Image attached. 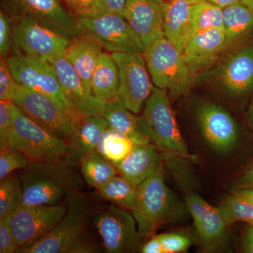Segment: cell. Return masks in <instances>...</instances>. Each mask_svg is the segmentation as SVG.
Here are the masks:
<instances>
[{"instance_id":"obj_20","label":"cell","mask_w":253,"mask_h":253,"mask_svg":"<svg viewBox=\"0 0 253 253\" xmlns=\"http://www.w3.org/2000/svg\"><path fill=\"white\" fill-rule=\"evenodd\" d=\"M228 47L224 30L211 29L199 32L191 37L183 54L195 74L214 62Z\"/></svg>"},{"instance_id":"obj_8","label":"cell","mask_w":253,"mask_h":253,"mask_svg":"<svg viewBox=\"0 0 253 253\" xmlns=\"http://www.w3.org/2000/svg\"><path fill=\"white\" fill-rule=\"evenodd\" d=\"M6 59L18 84L49 96L78 124L83 121L63 94L61 83L51 63L21 53L11 55Z\"/></svg>"},{"instance_id":"obj_33","label":"cell","mask_w":253,"mask_h":253,"mask_svg":"<svg viewBox=\"0 0 253 253\" xmlns=\"http://www.w3.org/2000/svg\"><path fill=\"white\" fill-rule=\"evenodd\" d=\"M218 207L229 224L242 221L253 226V204L231 194Z\"/></svg>"},{"instance_id":"obj_45","label":"cell","mask_w":253,"mask_h":253,"mask_svg":"<svg viewBox=\"0 0 253 253\" xmlns=\"http://www.w3.org/2000/svg\"><path fill=\"white\" fill-rule=\"evenodd\" d=\"M110 11L123 15L127 0H104Z\"/></svg>"},{"instance_id":"obj_23","label":"cell","mask_w":253,"mask_h":253,"mask_svg":"<svg viewBox=\"0 0 253 253\" xmlns=\"http://www.w3.org/2000/svg\"><path fill=\"white\" fill-rule=\"evenodd\" d=\"M199 1L201 0H169L165 3L164 36L182 52L194 36L191 10Z\"/></svg>"},{"instance_id":"obj_16","label":"cell","mask_w":253,"mask_h":253,"mask_svg":"<svg viewBox=\"0 0 253 253\" xmlns=\"http://www.w3.org/2000/svg\"><path fill=\"white\" fill-rule=\"evenodd\" d=\"M185 204L205 249L212 251L222 247L229 224L220 208L211 206L196 193L187 194Z\"/></svg>"},{"instance_id":"obj_47","label":"cell","mask_w":253,"mask_h":253,"mask_svg":"<svg viewBox=\"0 0 253 253\" xmlns=\"http://www.w3.org/2000/svg\"><path fill=\"white\" fill-rule=\"evenodd\" d=\"M248 119H249L250 126L253 129V99L251 105H250L249 111H248Z\"/></svg>"},{"instance_id":"obj_25","label":"cell","mask_w":253,"mask_h":253,"mask_svg":"<svg viewBox=\"0 0 253 253\" xmlns=\"http://www.w3.org/2000/svg\"><path fill=\"white\" fill-rule=\"evenodd\" d=\"M100 115L107 121L110 126L123 133L134 144L151 143L141 124V116L126 109L117 96L103 103Z\"/></svg>"},{"instance_id":"obj_31","label":"cell","mask_w":253,"mask_h":253,"mask_svg":"<svg viewBox=\"0 0 253 253\" xmlns=\"http://www.w3.org/2000/svg\"><path fill=\"white\" fill-rule=\"evenodd\" d=\"M191 23L194 35L208 30H224L223 9L209 1L201 0L193 6Z\"/></svg>"},{"instance_id":"obj_24","label":"cell","mask_w":253,"mask_h":253,"mask_svg":"<svg viewBox=\"0 0 253 253\" xmlns=\"http://www.w3.org/2000/svg\"><path fill=\"white\" fill-rule=\"evenodd\" d=\"M103 50L94 42L79 36L71 40L64 53V57L77 71L84 89L91 96V78Z\"/></svg>"},{"instance_id":"obj_46","label":"cell","mask_w":253,"mask_h":253,"mask_svg":"<svg viewBox=\"0 0 253 253\" xmlns=\"http://www.w3.org/2000/svg\"><path fill=\"white\" fill-rule=\"evenodd\" d=\"M204 1H209V2L212 3V4L217 5L219 7L224 9L226 6L240 2L241 0H204Z\"/></svg>"},{"instance_id":"obj_40","label":"cell","mask_w":253,"mask_h":253,"mask_svg":"<svg viewBox=\"0 0 253 253\" xmlns=\"http://www.w3.org/2000/svg\"><path fill=\"white\" fill-rule=\"evenodd\" d=\"M11 217L0 219V253H16L18 246L10 224Z\"/></svg>"},{"instance_id":"obj_10","label":"cell","mask_w":253,"mask_h":253,"mask_svg":"<svg viewBox=\"0 0 253 253\" xmlns=\"http://www.w3.org/2000/svg\"><path fill=\"white\" fill-rule=\"evenodd\" d=\"M111 56L119 72L117 96L134 114H139L154 87L141 53L115 52Z\"/></svg>"},{"instance_id":"obj_44","label":"cell","mask_w":253,"mask_h":253,"mask_svg":"<svg viewBox=\"0 0 253 253\" xmlns=\"http://www.w3.org/2000/svg\"><path fill=\"white\" fill-rule=\"evenodd\" d=\"M244 253H253V226L249 225L244 234L242 244Z\"/></svg>"},{"instance_id":"obj_42","label":"cell","mask_w":253,"mask_h":253,"mask_svg":"<svg viewBox=\"0 0 253 253\" xmlns=\"http://www.w3.org/2000/svg\"><path fill=\"white\" fill-rule=\"evenodd\" d=\"M143 253H165L164 249L157 236H155L143 245L141 248Z\"/></svg>"},{"instance_id":"obj_27","label":"cell","mask_w":253,"mask_h":253,"mask_svg":"<svg viewBox=\"0 0 253 253\" xmlns=\"http://www.w3.org/2000/svg\"><path fill=\"white\" fill-rule=\"evenodd\" d=\"M224 31L228 46L253 31V9L241 1L223 9Z\"/></svg>"},{"instance_id":"obj_18","label":"cell","mask_w":253,"mask_h":253,"mask_svg":"<svg viewBox=\"0 0 253 253\" xmlns=\"http://www.w3.org/2000/svg\"><path fill=\"white\" fill-rule=\"evenodd\" d=\"M50 63L54 66L63 94L78 116L83 120L88 116L101 114L103 103L86 92L77 71L64 56Z\"/></svg>"},{"instance_id":"obj_29","label":"cell","mask_w":253,"mask_h":253,"mask_svg":"<svg viewBox=\"0 0 253 253\" xmlns=\"http://www.w3.org/2000/svg\"><path fill=\"white\" fill-rule=\"evenodd\" d=\"M101 197L132 212L136 205L137 187L122 176H115L99 189Z\"/></svg>"},{"instance_id":"obj_5","label":"cell","mask_w":253,"mask_h":253,"mask_svg":"<svg viewBox=\"0 0 253 253\" xmlns=\"http://www.w3.org/2000/svg\"><path fill=\"white\" fill-rule=\"evenodd\" d=\"M143 56L155 86L176 96L185 94L195 74L182 51L172 42L161 37L145 46Z\"/></svg>"},{"instance_id":"obj_22","label":"cell","mask_w":253,"mask_h":253,"mask_svg":"<svg viewBox=\"0 0 253 253\" xmlns=\"http://www.w3.org/2000/svg\"><path fill=\"white\" fill-rule=\"evenodd\" d=\"M107 121L101 115L88 116L78 123L72 137L67 142L65 161L71 165L79 164L88 155L96 151L98 143L106 128Z\"/></svg>"},{"instance_id":"obj_28","label":"cell","mask_w":253,"mask_h":253,"mask_svg":"<svg viewBox=\"0 0 253 253\" xmlns=\"http://www.w3.org/2000/svg\"><path fill=\"white\" fill-rule=\"evenodd\" d=\"M81 172L86 184L99 189L118 173L113 163L95 151L81 163Z\"/></svg>"},{"instance_id":"obj_38","label":"cell","mask_w":253,"mask_h":253,"mask_svg":"<svg viewBox=\"0 0 253 253\" xmlns=\"http://www.w3.org/2000/svg\"><path fill=\"white\" fill-rule=\"evenodd\" d=\"M164 249L165 253L184 252L191 245L189 236L178 233H166L158 235Z\"/></svg>"},{"instance_id":"obj_32","label":"cell","mask_w":253,"mask_h":253,"mask_svg":"<svg viewBox=\"0 0 253 253\" xmlns=\"http://www.w3.org/2000/svg\"><path fill=\"white\" fill-rule=\"evenodd\" d=\"M22 186L19 179L6 176L0 183V219L11 217L21 206Z\"/></svg>"},{"instance_id":"obj_39","label":"cell","mask_w":253,"mask_h":253,"mask_svg":"<svg viewBox=\"0 0 253 253\" xmlns=\"http://www.w3.org/2000/svg\"><path fill=\"white\" fill-rule=\"evenodd\" d=\"M10 102L0 101V149L9 147L11 130Z\"/></svg>"},{"instance_id":"obj_6","label":"cell","mask_w":253,"mask_h":253,"mask_svg":"<svg viewBox=\"0 0 253 253\" xmlns=\"http://www.w3.org/2000/svg\"><path fill=\"white\" fill-rule=\"evenodd\" d=\"M11 130L9 147L17 150L31 161L63 159L67 141L49 132L10 102Z\"/></svg>"},{"instance_id":"obj_41","label":"cell","mask_w":253,"mask_h":253,"mask_svg":"<svg viewBox=\"0 0 253 253\" xmlns=\"http://www.w3.org/2000/svg\"><path fill=\"white\" fill-rule=\"evenodd\" d=\"M253 186V161L249 167L238 177L234 188L250 187Z\"/></svg>"},{"instance_id":"obj_48","label":"cell","mask_w":253,"mask_h":253,"mask_svg":"<svg viewBox=\"0 0 253 253\" xmlns=\"http://www.w3.org/2000/svg\"><path fill=\"white\" fill-rule=\"evenodd\" d=\"M241 2L253 9V0H241Z\"/></svg>"},{"instance_id":"obj_19","label":"cell","mask_w":253,"mask_h":253,"mask_svg":"<svg viewBox=\"0 0 253 253\" xmlns=\"http://www.w3.org/2000/svg\"><path fill=\"white\" fill-rule=\"evenodd\" d=\"M219 78L226 90L236 96L253 91V43L228 56L219 69Z\"/></svg>"},{"instance_id":"obj_9","label":"cell","mask_w":253,"mask_h":253,"mask_svg":"<svg viewBox=\"0 0 253 253\" xmlns=\"http://www.w3.org/2000/svg\"><path fill=\"white\" fill-rule=\"evenodd\" d=\"M13 104L53 134L68 141L78 123L49 96L18 84Z\"/></svg>"},{"instance_id":"obj_1","label":"cell","mask_w":253,"mask_h":253,"mask_svg":"<svg viewBox=\"0 0 253 253\" xmlns=\"http://www.w3.org/2000/svg\"><path fill=\"white\" fill-rule=\"evenodd\" d=\"M187 213L186 204L166 184L164 162L154 175L137 186L132 214L142 239L152 236L160 226L182 221Z\"/></svg>"},{"instance_id":"obj_30","label":"cell","mask_w":253,"mask_h":253,"mask_svg":"<svg viewBox=\"0 0 253 253\" xmlns=\"http://www.w3.org/2000/svg\"><path fill=\"white\" fill-rule=\"evenodd\" d=\"M134 144L123 133L109 126L103 133L96 151L114 164L123 161Z\"/></svg>"},{"instance_id":"obj_13","label":"cell","mask_w":253,"mask_h":253,"mask_svg":"<svg viewBox=\"0 0 253 253\" xmlns=\"http://www.w3.org/2000/svg\"><path fill=\"white\" fill-rule=\"evenodd\" d=\"M94 222L106 253H134L140 247L135 218L125 208L113 204L98 214Z\"/></svg>"},{"instance_id":"obj_4","label":"cell","mask_w":253,"mask_h":253,"mask_svg":"<svg viewBox=\"0 0 253 253\" xmlns=\"http://www.w3.org/2000/svg\"><path fill=\"white\" fill-rule=\"evenodd\" d=\"M141 124L151 142L170 156L194 159L181 135L167 90L155 86L144 104Z\"/></svg>"},{"instance_id":"obj_37","label":"cell","mask_w":253,"mask_h":253,"mask_svg":"<svg viewBox=\"0 0 253 253\" xmlns=\"http://www.w3.org/2000/svg\"><path fill=\"white\" fill-rule=\"evenodd\" d=\"M18 83L13 77L6 58L0 59V101H12Z\"/></svg>"},{"instance_id":"obj_34","label":"cell","mask_w":253,"mask_h":253,"mask_svg":"<svg viewBox=\"0 0 253 253\" xmlns=\"http://www.w3.org/2000/svg\"><path fill=\"white\" fill-rule=\"evenodd\" d=\"M70 12L78 18H89L110 11L104 0H64Z\"/></svg>"},{"instance_id":"obj_21","label":"cell","mask_w":253,"mask_h":253,"mask_svg":"<svg viewBox=\"0 0 253 253\" xmlns=\"http://www.w3.org/2000/svg\"><path fill=\"white\" fill-rule=\"evenodd\" d=\"M164 158L151 143L134 144L131 152L123 161L113 165L120 175L137 187L157 172Z\"/></svg>"},{"instance_id":"obj_3","label":"cell","mask_w":253,"mask_h":253,"mask_svg":"<svg viewBox=\"0 0 253 253\" xmlns=\"http://www.w3.org/2000/svg\"><path fill=\"white\" fill-rule=\"evenodd\" d=\"M89 210L84 198L73 193L68 197L66 214L47 235L28 247L17 249L21 253H89L96 252L94 245L84 234Z\"/></svg>"},{"instance_id":"obj_7","label":"cell","mask_w":253,"mask_h":253,"mask_svg":"<svg viewBox=\"0 0 253 253\" xmlns=\"http://www.w3.org/2000/svg\"><path fill=\"white\" fill-rule=\"evenodd\" d=\"M80 36L94 42L108 52L141 53L144 46L123 15L108 11L89 18H78Z\"/></svg>"},{"instance_id":"obj_14","label":"cell","mask_w":253,"mask_h":253,"mask_svg":"<svg viewBox=\"0 0 253 253\" xmlns=\"http://www.w3.org/2000/svg\"><path fill=\"white\" fill-rule=\"evenodd\" d=\"M66 210L62 204L20 206L10 220L17 249L31 246L47 235L62 219Z\"/></svg>"},{"instance_id":"obj_43","label":"cell","mask_w":253,"mask_h":253,"mask_svg":"<svg viewBox=\"0 0 253 253\" xmlns=\"http://www.w3.org/2000/svg\"><path fill=\"white\" fill-rule=\"evenodd\" d=\"M231 194L253 204V186L250 187L233 188Z\"/></svg>"},{"instance_id":"obj_2","label":"cell","mask_w":253,"mask_h":253,"mask_svg":"<svg viewBox=\"0 0 253 253\" xmlns=\"http://www.w3.org/2000/svg\"><path fill=\"white\" fill-rule=\"evenodd\" d=\"M65 160L31 161L23 168L21 206L57 205L76 192V177Z\"/></svg>"},{"instance_id":"obj_17","label":"cell","mask_w":253,"mask_h":253,"mask_svg":"<svg viewBox=\"0 0 253 253\" xmlns=\"http://www.w3.org/2000/svg\"><path fill=\"white\" fill-rule=\"evenodd\" d=\"M163 0H127L123 16L142 42L144 49L164 36Z\"/></svg>"},{"instance_id":"obj_15","label":"cell","mask_w":253,"mask_h":253,"mask_svg":"<svg viewBox=\"0 0 253 253\" xmlns=\"http://www.w3.org/2000/svg\"><path fill=\"white\" fill-rule=\"evenodd\" d=\"M197 118L205 140L213 150L223 154L234 150L239 131L230 113L217 104L205 103L199 106Z\"/></svg>"},{"instance_id":"obj_36","label":"cell","mask_w":253,"mask_h":253,"mask_svg":"<svg viewBox=\"0 0 253 253\" xmlns=\"http://www.w3.org/2000/svg\"><path fill=\"white\" fill-rule=\"evenodd\" d=\"M14 19L4 9L0 12V55L7 58L14 54L13 25Z\"/></svg>"},{"instance_id":"obj_26","label":"cell","mask_w":253,"mask_h":253,"mask_svg":"<svg viewBox=\"0 0 253 253\" xmlns=\"http://www.w3.org/2000/svg\"><path fill=\"white\" fill-rule=\"evenodd\" d=\"M119 72L111 53L103 51L92 75L91 82L93 96L105 103L117 96Z\"/></svg>"},{"instance_id":"obj_35","label":"cell","mask_w":253,"mask_h":253,"mask_svg":"<svg viewBox=\"0 0 253 253\" xmlns=\"http://www.w3.org/2000/svg\"><path fill=\"white\" fill-rule=\"evenodd\" d=\"M0 179L2 180L14 171L23 169L31 163V160L11 147L0 149Z\"/></svg>"},{"instance_id":"obj_12","label":"cell","mask_w":253,"mask_h":253,"mask_svg":"<svg viewBox=\"0 0 253 253\" xmlns=\"http://www.w3.org/2000/svg\"><path fill=\"white\" fill-rule=\"evenodd\" d=\"M14 54L27 55L51 62L65 51L71 40L31 18L15 21L13 25Z\"/></svg>"},{"instance_id":"obj_11","label":"cell","mask_w":253,"mask_h":253,"mask_svg":"<svg viewBox=\"0 0 253 253\" xmlns=\"http://www.w3.org/2000/svg\"><path fill=\"white\" fill-rule=\"evenodd\" d=\"M1 8L14 18H31L70 40L79 37L76 18L61 0H1Z\"/></svg>"}]
</instances>
